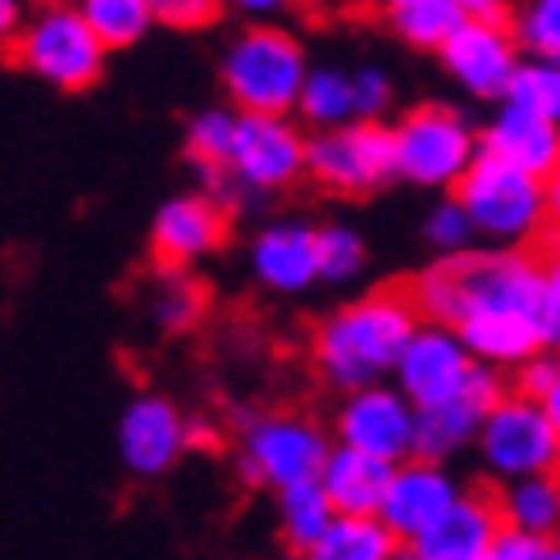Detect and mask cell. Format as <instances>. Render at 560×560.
Masks as SVG:
<instances>
[{
	"mask_svg": "<svg viewBox=\"0 0 560 560\" xmlns=\"http://www.w3.org/2000/svg\"><path fill=\"white\" fill-rule=\"evenodd\" d=\"M332 446L374 456L383 465H401L415 456V406L401 397L392 383L347 392L338 401V419H332Z\"/></svg>",
	"mask_w": 560,
	"mask_h": 560,
	"instance_id": "obj_11",
	"label": "cell"
},
{
	"mask_svg": "<svg viewBox=\"0 0 560 560\" xmlns=\"http://www.w3.org/2000/svg\"><path fill=\"white\" fill-rule=\"evenodd\" d=\"M497 501L501 528L538 542H556L560 538V474H542V479H520L506 483Z\"/></svg>",
	"mask_w": 560,
	"mask_h": 560,
	"instance_id": "obj_22",
	"label": "cell"
},
{
	"mask_svg": "<svg viewBox=\"0 0 560 560\" xmlns=\"http://www.w3.org/2000/svg\"><path fill=\"white\" fill-rule=\"evenodd\" d=\"M538 273H542V292H547V305H551V315L560 319V237H551V246L542 250V260H538Z\"/></svg>",
	"mask_w": 560,
	"mask_h": 560,
	"instance_id": "obj_38",
	"label": "cell"
},
{
	"mask_svg": "<svg viewBox=\"0 0 560 560\" xmlns=\"http://www.w3.org/2000/svg\"><path fill=\"white\" fill-rule=\"evenodd\" d=\"M506 27L520 46V60L560 65V0H524L511 10Z\"/></svg>",
	"mask_w": 560,
	"mask_h": 560,
	"instance_id": "obj_29",
	"label": "cell"
},
{
	"mask_svg": "<svg viewBox=\"0 0 560 560\" xmlns=\"http://www.w3.org/2000/svg\"><path fill=\"white\" fill-rule=\"evenodd\" d=\"M151 19L170 27H206L219 19L214 0H151Z\"/></svg>",
	"mask_w": 560,
	"mask_h": 560,
	"instance_id": "obj_35",
	"label": "cell"
},
{
	"mask_svg": "<svg viewBox=\"0 0 560 560\" xmlns=\"http://www.w3.org/2000/svg\"><path fill=\"white\" fill-rule=\"evenodd\" d=\"M542 210H547V229L560 237V164L542 178Z\"/></svg>",
	"mask_w": 560,
	"mask_h": 560,
	"instance_id": "obj_39",
	"label": "cell"
},
{
	"mask_svg": "<svg viewBox=\"0 0 560 560\" xmlns=\"http://www.w3.org/2000/svg\"><path fill=\"white\" fill-rule=\"evenodd\" d=\"M542 560H560V538H556V542H547V547H542Z\"/></svg>",
	"mask_w": 560,
	"mask_h": 560,
	"instance_id": "obj_42",
	"label": "cell"
},
{
	"mask_svg": "<svg viewBox=\"0 0 560 560\" xmlns=\"http://www.w3.org/2000/svg\"><path fill=\"white\" fill-rule=\"evenodd\" d=\"M365 237L351 223H324L315 229V273L319 283H355L365 273Z\"/></svg>",
	"mask_w": 560,
	"mask_h": 560,
	"instance_id": "obj_31",
	"label": "cell"
},
{
	"mask_svg": "<svg viewBox=\"0 0 560 560\" xmlns=\"http://www.w3.org/2000/svg\"><path fill=\"white\" fill-rule=\"evenodd\" d=\"M397 560H419V556H415V551H406V547H401V556H397Z\"/></svg>",
	"mask_w": 560,
	"mask_h": 560,
	"instance_id": "obj_44",
	"label": "cell"
},
{
	"mask_svg": "<svg viewBox=\"0 0 560 560\" xmlns=\"http://www.w3.org/2000/svg\"><path fill=\"white\" fill-rule=\"evenodd\" d=\"M78 14L88 19L92 37L109 50H124L132 42H142L151 33V0H82Z\"/></svg>",
	"mask_w": 560,
	"mask_h": 560,
	"instance_id": "obj_28",
	"label": "cell"
},
{
	"mask_svg": "<svg viewBox=\"0 0 560 560\" xmlns=\"http://www.w3.org/2000/svg\"><path fill=\"white\" fill-rule=\"evenodd\" d=\"M452 201L465 210L474 242L483 237V246L492 250H524L547 229L542 178H528L483 151L465 170V178L452 187Z\"/></svg>",
	"mask_w": 560,
	"mask_h": 560,
	"instance_id": "obj_4",
	"label": "cell"
},
{
	"mask_svg": "<svg viewBox=\"0 0 560 560\" xmlns=\"http://www.w3.org/2000/svg\"><path fill=\"white\" fill-rule=\"evenodd\" d=\"M151 319L164 328V332H187L201 324L206 315V288L196 283V278L187 269H160L151 278Z\"/></svg>",
	"mask_w": 560,
	"mask_h": 560,
	"instance_id": "obj_27",
	"label": "cell"
},
{
	"mask_svg": "<svg viewBox=\"0 0 560 560\" xmlns=\"http://www.w3.org/2000/svg\"><path fill=\"white\" fill-rule=\"evenodd\" d=\"M479 151L511 164V170H520L528 178H547L560 164V128L524 115V109L497 105V115L479 132Z\"/></svg>",
	"mask_w": 560,
	"mask_h": 560,
	"instance_id": "obj_20",
	"label": "cell"
},
{
	"mask_svg": "<svg viewBox=\"0 0 560 560\" xmlns=\"http://www.w3.org/2000/svg\"><path fill=\"white\" fill-rule=\"evenodd\" d=\"M223 233H229V214H223L206 191H183L170 196L155 219H151V250L164 269H187L219 250Z\"/></svg>",
	"mask_w": 560,
	"mask_h": 560,
	"instance_id": "obj_17",
	"label": "cell"
},
{
	"mask_svg": "<svg viewBox=\"0 0 560 560\" xmlns=\"http://www.w3.org/2000/svg\"><path fill=\"white\" fill-rule=\"evenodd\" d=\"M383 23L410 50H442L465 23V0H392L383 5Z\"/></svg>",
	"mask_w": 560,
	"mask_h": 560,
	"instance_id": "obj_23",
	"label": "cell"
},
{
	"mask_svg": "<svg viewBox=\"0 0 560 560\" xmlns=\"http://www.w3.org/2000/svg\"><path fill=\"white\" fill-rule=\"evenodd\" d=\"M301 119L311 124L315 132H332L355 124V96H351V69L338 65H311L296 96Z\"/></svg>",
	"mask_w": 560,
	"mask_h": 560,
	"instance_id": "obj_24",
	"label": "cell"
},
{
	"mask_svg": "<svg viewBox=\"0 0 560 560\" xmlns=\"http://www.w3.org/2000/svg\"><path fill=\"white\" fill-rule=\"evenodd\" d=\"M115 446L132 479H160V474H170L191 452L187 415L170 397H160V392H137L119 415Z\"/></svg>",
	"mask_w": 560,
	"mask_h": 560,
	"instance_id": "obj_12",
	"label": "cell"
},
{
	"mask_svg": "<svg viewBox=\"0 0 560 560\" xmlns=\"http://www.w3.org/2000/svg\"><path fill=\"white\" fill-rule=\"evenodd\" d=\"M497 534H501L497 501L460 488V497L406 551H415L419 560H483L492 551Z\"/></svg>",
	"mask_w": 560,
	"mask_h": 560,
	"instance_id": "obj_18",
	"label": "cell"
},
{
	"mask_svg": "<svg viewBox=\"0 0 560 560\" xmlns=\"http://www.w3.org/2000/svg\"><path fill=\"white\" fill-rule=\"evenodd\" d=\"M351 96H355V124H383L392 105V78L378 65L351 69Z\"/></svg>",
	"mask_w": 560,
	"mask_h": 560,
	"instance_id": "obj_34",
	"label": "cell"
},
{
	"mask_svg": "<svg viewBox=\"0 0 560 560\" xmlns=\"http://www.w3.org/2000/svg\"><path fill=\"white\" fill-rule=\"evenodd\" d=\"M332 452V438L324 424L296 410H265L250 415L237 433V469L250 488H296L315 483Z\"/></svg>",
	"mask_w": 560,
	"mask_h": 560,
	"instance_id": "obj_6",
	"label": "cell"
},
{
	"mask_svg": "<svg viewBox=\"0 0 560 560\" xmlns=\"http://www.w3.org/2000/svg\"><path fill=\"white\" fill-rule=\"evenodd\" d=\"M246 260H250L256 283L278 292V296H301L305 288L319 283V273H315V229L311 223H296V219L265 223V229L250 237Z\"/></svg>",
	"mask_w": 560,
	"mask_h": 560,
	"instance_id": "obj_19",
	"label": "cell"
},
{
	"mask_svg": "<svg viewBox=\"0 0 560 560\" xmlns=\"http://www.w3.org/2000/svg\"><path fill=\"white\" fill-rule=\"evenodd\" d=\"M534 401H538V410L547 415V424H551V433H556V442H560V374L538 392Z\"/></svg>",
	"mask_w": 560,
	"mask_h": 560,
	"instance_id": "obj_40",
	"label": "cell"
},
{
	"mask_svg": "<svg viewBox=\"0 0 560 560\" xmlns=\"http://www.w3.org/2000/svg\"><path fill=\"white\" fill-rule=\"evenodd\" d=\"M401 542L370 515H338L319 542L305 551V560H397Z\"/></svg>",
	"mask_w": 560,
	"mask_h": 560,
	"instance_id": "obj_25",
	"label": "cell"
},
{
	"mask_svg": "<svg viewBox=\"0 0 560 560\" xmlns=\"http://www.w3.org/2000/svg\"><path fill=\"white\" fill-rule=\"evenodd\" d=\"M419 328V315L406 292H370L338 305L319 319L311 338V360L332 392H360L392 378L397 360Z\"/></svg>",
	"mask_w": 560,
	"mask_h": 560,
	"instance_id": "obj_2",
	"label": "cell"
},
{
	"mask_svg": "<svg viewBox=\"0 0 560 560\" xmlns=\"http://www.w3.org/2000/svg\"><path fill=\"white\" fill-rule=\"evenodd\" d=\"M387 479H392V465H383L374 456H360V452H347V446H332L324 469H319V488L328 497L332 515H370V520H378Z\"/></svg>",
	"mask_w": 560,
	"mask_h": 560,
	"instance_id": "obj_21",
	"label": "cell"
},
{
	"mask_svg": "<svg viewBox=\"0 0 560 560\" xmlns=\"http://www.w3.org/2000/svg\"><path fill=\"white\" fill-rule=\"evenodd\" d=\"M483 456V469L501 483L520 479H542V474H560V442L538 410L534 397L524 392H501L497 406L483 415V429L474 438Z\"/></svg>",
	"mask_w": 560,
	"mask_h": 560,
	"instance_id": "obj_9",
	"label": "cell"
},
{
	"mask_svg": "<svg viewBox=\"0 0 560 560\" xmlns=\"http://www.w3.org/2000/svg\"><path fill=\"white\" fill-rule=\"evenodd\" d=\"M14 55L27 73L60 92L92 88L105 69V46L92 37L78 5H42L37 14H27Z\"/></svg>",
	"mask_w": 560,
	"mask_h": 560,
	"instance_id": "obj_8",
	"label": "cell"
},
{
	"mask_svg": "<svg viewBox=\"0 0 560 560\" xmlns=\"http://www.w3.org/2000/svg\"><path fill=\"white\" fill-rule=\"evenodd\" d=\"M474 370L479 365L469 360V351L460 347V338L452 328L419 324L410 332L401 360H397V370H392V387H397L415 410H429L446 397H456V392L474 378Z\"/></svg>",
	"mask_w": 560,
	"mask_h": 560,
	"instance_id": "obj_13",
	"label": "cell"
},
{
	"mask_svg": "<svg viewBox=\"0 0 560 560\" xmlns=\"http://www.w3.org/2000/svg\"><path fill=\"white\" fill-rule=\"evenodd\" d=\"M233 128H237V109H229V105H210L201 115H191L187 155L201 164L206 174H219L223 160H229V147H233Z\"/></svg>",
	"mask_w": 560,
	"mask_h": 560,
	"instance_id": "obj_32",
	"label": "cell"
},
{
	"mask_svg": "<svg viewBox=\"0 0 560 560\" xmlns=\"http://www.w3.org/2000/svg\"><path fill=\"white\" fill-rule=\"evenodd\" d=\"M305 174V132L292 119L278 115H237L233 147L219 174H206L210 201L223 210L242 196L283 191Z\"/></svg>",
	"mask_w": 560,
	"mask_h": 560,
	"instance_id": "obj_5",
	"label": "cell"
},
{
	"mask_svg": "<svg viewBox=\"0 0 560 560\" xmlns=\"http://www.w3.org/2000/svg\"><path fill=\"white\" fill-rule=\"evenodd\" d=\"M305 174L338 196L378 191L383 183L397 178L387 124H347L332 132H311L305 137Z\"/></svg>",
	"mask_w": 560,
	"mask_h": 560,
	"instance_id": "obj_10",
	"label": "cell"
},
{
	"mask_svg": "<svg viewBox=\"0 0 560 560\" xmlns=\"http://www.w3.org/2000/svg\"><path fill=\"white\" fill-rule=\"evenodd\" d=\"M501 397V383H497V370H474V378L456 392V397H446L429 410H415V456L419 460H446L474 446L483 429V415L497 406Z\"/></svg>",
	"mask_w": 560,
	"mask_h": 560,
	"instance_id": "obj_16",
	"label": "cell"
},
{
	"mask_svg": "<svg viewBox=\"0 0 560 560\" xmlns=\"http://www.w3.org/2000/svg\"><path fill=\"white\" fill-rule=\"evenodd\" d=\"M273 497H278V534H283L288 551H296V556L311 551L319 542L324 528L338 520V515H332V506H328L324 488H319V479L315 483L283 488V492H273Z\"/></svg>",
	"mask_w": 560,
	"mask_h": 560,
	"instance_id": "obj_26",
	"label": "cell"
},
{
	"mask_svg": "<svg viewBox=\"0 0 560 560\" xmlns=\"http://www.w3.org/2000/svg\"><path fill=\"white\" fill-rule=\"evenodd\" d=\"M415 315L452 328L474 365L524 370L560 347V319L551 315L538 260L528 250L474 246L433 260L410 283Z\"/></svg>",
	"mask_w": 560,
	"mask_h": 560,
	"instance_id": "obj_1",
	"label": "cell"
},
{
	"mask_svg": "<svg viewBox=\"0 0 560 560\" xmlns=\"http://www.w3.org/2000/svg\"><path fill=\"white\" fill-rule=\"evenodd\" d=\"M483 560H492V556H483Z\"/></svg>",
	"mask_w": 560,
	"mask_h": 560,
	"instance_id": "obj_45",
	"label": "cell"
},
{
	"mask_svg": "<svg viewBox=\"0 0 560 560\" xmlns=\"http://www.w3.org/2000/svg\"><path fill=\"white\" fill-rule=\"evenodd\" d=\"M23 10L14 5V0H0V46H14L19 33H23Z\"/></svg>",
	"mask_w": 560,
	"mask_h": 560,
	"instance_id": "obj_41",
	"label": "cell"
},
{
	"mask_svg": "<svg viewBox=\"0 0 560 560\" xmlns=\"http://www.w3.org/2000/svg\"><path fill=\"white\" fill-rule=\"evenodd\" d=\"M501 105L511 109H524L542 124H556L560 128V65H547V60H520L515 78Z\"/></svg>",
	"mask_w": 560,
	"mask_h": 560,
	"instance_id": "obj_30",
	"label": "cell"
},
{
	"mask_svg": "<svg viewBox=\"0 0 560 560\" xmlns=\"http://www.w3.org/2000/svg\"><path fill=\"white\" fill-rule=\"evenodd\" d=\"M305 73H311V60H305L301 37L269 19L246 23L219 60V78H223V88H229V101L237 115L288 119L296 109Z\"/></svg>",
	"mask_w": 560,
	"mask_h": 560,
	"instance_id": "obj_3",
	"label": "cell"
},
{
	"mask_svg": "<svg viewBox=\"0 0 560 560\" xmlns=\"http://www.w3.org/2000/svg\"><path fill=\"white\" fill-rule=\"evenodd\" d=\"M456 497H460V483L452 479V469L438 465V460L410 456L401 465H392V479H387L383 506H378V524L401 547H410Z\"/></svg>",
	"mask_w": 560,
	"mask_h": 560,
	"instance_id": "obj_15",
	"label": "cell"
},
{
	"mask_svg": "<svg viewBox=\"0 0 560 560\" xmlns=\"http://www.w3.org/2000/svg\"><path fill=\"white\" fill-rule=\"evenodd\" d=\"M560 374V360L547 351V355H538V360H528V365L520 370V392H524V397H538V392L551 383Z\"/></svg>",
	"mask_w": 560,
	"mask_h": 560,
	"instance_id": "obj_37",
	"label": "cell"
},
{
	"mask_svg": "<svg viewBox=\"0 0 560 560\" xmlns=\"http://www.w3.org/2000/svg\"><path fill=\"white\" fill-rule=\"evenodd\" d=\"M542 547L538 538H524V534H511V528H501L497 542H492V560H542Z\"/></svg>",
	"mask_w": 560,
	"mask_h": 560,
	"instance_id": "obj_36",
	"label": "cell"
},
{
	"mask_svg": "<svg viewBox=\"0 0 560 560\" xmlns=\"http://www.w3.org/2000/svg\"><path fill=\"white\" fill-rule=\"evenodd\" d=\"M438 55H442V69L456 78V88H465L479 101H501L520 69V46L511 37L506 19L492 23V19L465 14V23L446 37V46Z\"/></svg>",
	"mask_w": 560,
	"mask_h": 560,
	"instance_id": "obj_14",
	"label": "cell"
},
{
	"mask_svg": "<svg viewBox=\"0 0 560 560\" xmlns=\"http://www.w3.org/2000/svg\"><path fill=\"white\" fill-rule=\"evenodd\" d=\"M397 178L415 187H456L479 160V128L456 105H415L387 128Z\"/></svg>",
	"mask_w": 560,
	"mask_h": 560,
	"instance_id": "obj_7",
	"label": "cell"
},
{
	"mask_svg": "<svg viewBox=\"0 0 560 560\" xmlns=\"http://www.w3.org/2000/svg\"><path fill=\"white\" fill-rule=\"evenodd\" d=\"M424 242L438 250V260L460 256V250H474V229H469L465 210L452 201V196H442V201L424 214Z\"/></svg>",
	"mask_w": 560,
	"mask_h": 560,
	"instance_id": "obj_33",
	"label": "cell"
},
{
	"mask_svg": "<svg viewBox=\"0 0 560 560\" xmlns=\"http://www.w3.org/2000/svg\"><path fill=\"white\" fill-rule=\"evenodd\" d=\"M278 560H305V556H296V551H283V556H278Z\"/></svg>",
	"mask_w": 560,
	"mask_h": 560,
	"instance_id": "obj_43",
	"label": "cell"
}]
</instances>
